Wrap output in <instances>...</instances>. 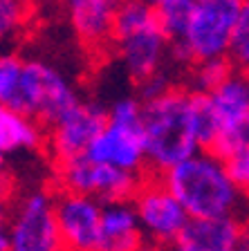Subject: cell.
<instances>
[{"label": "cell", "mask_w": 249, "mask_h": 251, "mask_svg": "<svg viewBox=\"0 0 249 251\" xmlns=\"http://www.w3.org/2000/svg\"><path fill=\"white\" fill-rule=\"evenodd\" d=\"M160 177L189 218L236 215L245 200V188L229 177L222 159L211 151H195L160 173Z\"/></svg>", "instance_id": "1"}, {"label": "cell", "mask_w": 249, "mask_h": 251, "mask_svg": "<svg viewBox=\"0 0 249 251\" xmlns=\"http://www.w3.org/2000/svg\"><path fill=\"white\" fill-rule=\"evenodd\" d=\"M141 135L148 173H164L200 151L191 128V90L171 85L141 101Z\"/></svg>", "instance_id": "2"}, {"label": "cell", "mask_w": 249, "mask_h": 251, "mask_svg": "<svg viewBox=\"0 0 249 251\" xmlns=\"http://www.w3.org/2000/svg\"><path fill=\"white\" fill-rule=\"evenodd\" d=\"M110 45L137 83L162 72L168 58V38L148 0H119L112 14Z\"/></svg>", "instance_id": "3"}, {"label": "cell", "mask_w": 249, "mask_h": 251, "mask_svg": "<svg viewBox=\"0 0 249 251\" xmlns=\"http://www.w3.org/2000/svg\"><path fill=\"white\" fill-rule=\"evenodd\" d=\"M245 7L247 0H195L184 34L168 43V56L189 65L227 56L229 38Z\"/></svg>", "instance_id": "4"}, {"label": "cell", "mask_w": 249, "mask_h": 251, "mask_svg": "<svg viewBox=\"0 0 249 251\" xmlns=\"http://www.w3.org/2000/svg\"><path fill=\"white\" fill-rule=\"evenodd\" d=\"M83 155L92 162L110 164L130 173H146L141 101L135 97L114 101L106 110V126L88 144Z\"/></svg>", "instance_id": "5"}, {"label": "cell", "mask_w": 249, "mask_h": 251, "mask_svg": "<svg viewBox=\"0 0 249 251\" xmlns=\"http://www.w3.org/2000/svg\"><path fill=\"white\" fill-rule=\"evenodd\" d=\"M79 92L70 78L58 68L45 61H25L21 74L18 108L21 112L36 119L43 128H50L63 112L79 103Z\"/></svg>", "instance_id": "6"}, {"label": "cell", "mask_w": 249, "mask_h": 251, "mask_svg": "<svg viewBox=\"0 0 249 251\" xmlns=\"http://www.w3.org/2000/svg\"><path fill=\"white\" fill-rule=\"evenodd\" d=\"M7 251H65L54 218V193L34 188L9 211Z\"/></svg>", "instance_id": "7"}, {"label": "cell", "mask_w": 249, "mask_h": 251, "mask_svg": "<svg viewBox=\"0 0 249 251\" xmlns=\"http://www.w3.org/2000/svg\"><path fill=\"white\" fill-rule=\"evenodd\" d=\"M56 164V182L63 191H74L106 202L130 200L137 191L144 173H130L110 164L92 162L85 155H77Z\"/></svg>", "instance_id": "8"}, {"label": "cell", "mask_w": 249, "mask_h": 251, "mask_svg": "<svg viewBox=\"0 0 249 251\" xmlns=\"http://www.w3.org/2000/svg\"><path fill=\"white\" fill-rule=\"evenodd\" d=\"M130 204H133L135 215L139 220L144 240L171 245L189 222L184 206L166 188L160 173L146 171L141 175V182L130 198Z\"/></svg>", "instance_id": "9"}, {"label": "cell", "mask_w": 249, "mask_h": 251, "mask_svg": "<svg viewBox=\"0 0 249 251\" xmlns=\"http://www.w3.org/2000/svg\"><path fill=\"white\" fill-rule=\"evenodd\" d=\"M209 94L218 119V137L211 152L220 159L249 151V85L245 72H231Z\"/></svg>", "instance_id": "10"}, {"label": "cell", "mask_w": 249, "mask_h": 251, "mask_svg": "<svg viewBox=\"0 0 249 251\" xmlns=\"http://www.w3.org/2000/svg\"><path fill=\"white\" fill-rule=\"evenodd\" d=\"M54 218L65 251H97L101 202L74 191L54 193Z\"/></svg>", "instance_id": "11"}, {"label": "cell", "mask_w": 249, "mask_h": 251, "mask_svg": "<svg viewBox=\"0 0 249 251\" xmlns=\"http://www.w3.org/2000/svg\"><path fill=\"white\" fill-rule=\"evenodd\" d=\"M106 126V108L97 101L74 103L68 112H63L47 132V148L54 162H63L70 157L83 155L88 144L97 137V132Z\"/></svg>", "instance_id": "12"}, {"label": "cell", "mask_w": 249, "mask_h": 251, "mask_svg": "<svg viewBox=\"0 0 249 251\" xmlns=\"http://www.w3.org/2000/svg\"><path fill=\"white\" fill-rule=\"evenodd\" d=\"M245 226L236 215L189 218L184 229L171 242V251H236Z\"/></svg>", "instance_id": "13"}, {"label": "cell", "mask_w": 249, "mask_h": 251, "mask_svg": "<svg viewBox=\"0 0 249 251\" xmlns=\"http://www.w3.org/2000/svg\"><path fill=\"white\" fill-rule=\"evenodd\" d=\"M141 242L144 233L130 200L101 204L97 251H137Z\"/></svg>", "instance_id": "14"}, {"label": "cell", "mask_w": 249, "mask_h": 251, "mask_svg": "<svg viewBox=\"0 0 249 251\" xmlns=\"http://www.w3.org/2000/svg\"><path fill=\"white\" fill-rule=\"evenodd\" d=\"M119 0H61L72 29L92 50L110 45L112 14Z\"/></svg>", "instance_id": "15"}, {"label": "cell", "mask_w": 249, "mask_h": 251, "mask_svg": "<svg viewBox=\"0 0 249 251\" xmlns=\"http://www.w3.org/2000/svg\"><path fill=\"white\" fill-rule=\"evenodd\" d=\"M45 146V130L29 115L0 103V152L16 155Z\"/></svg>", "instance_id": "16"}, {"label": "cell", "mask_w": 249, "mask_h": 251, "mask_svg": "<svg viewBox=\"0 0 249 251\" xmlns=\"http://www.w3.org/2000/svg\"><path fill=\"white\" fill-rule=\"evenodd\" d=\"M191 128L200 151H211L218 137V119L209 94L191 90Z\"/></svg>", "instance_id": "17"}, {"label": "cell", "mask_w": 249, "mask_h": 251, "mask_svg": "<svg viewBox=\"0 0 249 251\" xmlns=\"http://www.w3.org/2000/svg\"><path fill=\"white\" fill-rule=\"evenodd\" d=\"M231 72H236V68L231 65L227 56L218 58H204L191 65V76H189V90L193 92H211L213 88H218L224 78Z\"/></svg>", "instance_id": "18"}, {"label": "cell", "mask_w": 249, "mask_h": 251, "mask_svg": "<svg viewBox=\"0 0 249 251\" xmlns=\"http://www.w3.org/2000/svg\"><path fill=\"white\" fill-rule=\"evenodd\" d=\"M193 2L195 0H155L153 9H155V18L160 23L162 31L166 34L168 43L177 41L184 34V27L189 23Z\"/></svg>", "instance_id": "19"}, {"label": "cell", "mask_w": 249, "mask_h": 251, "mask_svg": "<svg viewBox=\"0 0 249 251\" xmlns=\"http://www.w3.org/2000/svg\"><path fill=\"white\" fill-rule=\"evenodd\" d=\"M25 58L16 52H0V103L18 108L21 92V74Z\"/></svg>", "instance_id": "20"}, {"label": "cell", "mask_w": 249, "mask_h": 251, "mask_svg": "<svg viewBox=\"0 0 249 251\" xmlns=\"http://www.w3.org/2000/svg\"><path fill=\"white\" fill-rule=\"evenodd\" d=\"M29 11V0H0V47L23 29Z\"/></svg>", "instance_id": "21"}, {"label": "cell", "mask_w": 249, "mask_h": 251, "mask_svg": "<svg viewBox=\"0 0 249 251\" xmlns=\"http://www.w3.org/2000/svg\"><path fill=\"white\" fill-rule=\"evenodd\" d=\"M227 58L231 61L238 72H245L249 63V7H245V11L240 14L238 23H236L231 38H229L227 47Z\"/></svg>", "instance_id": "22"}, {"label": "cell", "mask_w": 249, "mask_h": 251, "mask_svg": "<svg viewBox=\"0 0 249 251\" xmlns=\"http://www.w3.org/2000/svg\"><path fill=\"white\" fill-rule=\"evenodd\" d=\"M224 168H227L229 177L234 179L240 188H247L249 184V151H240L236 155H229L222 159Z\"/></svg>", "instance_id": "23"}, {"label": "cell", "mask_w": 249, "mask_h": 251, "mask_svg": "<svg viewBox=\"0 0 249 251\" xmlns=\"http://www.w3.org/2000/svg\"><path fill=\"white\" fill-rule=\"evenodd\" d=\"M9 182H0V251H7V226H9Z\"/></svg>", "instance_id": "24"}, {"label": "cell", "mask_w": 249, "mask_h": 251, "mask_svg": "<svg viewBox=\"0 0 249 251\" xmlns=\"http://www.w3.org/2000/svg\"><path fill=\"white\" fill-rule=\"evenodd\" d=\"M137 251H171V245H162V242H151L144 240Z\"/></svg>", "instance_id": "25"}, {"label": "cell", "mask_w": 249, "mask_h": 251, "mask_svg": "<svg viewBox=\"0 0 249 251\" xmlns=\"http://www.w3.org/2000/svg\"><path fill=\"white\" fill-rule=\"evenodd\" d=\"M236 251H249V238H247V231H245L243 238L238 240V245H236Z\"/></svg>", "instance_id": "26"}, {"label": "cell", "mask_w": 249, "mask_h": 251, "mask_svg": "<svg viewBox=\"0 0 249 251\" xmlns=\"http://www.w3.org/2000/svg\"><path fill=\"white\" fill-rule=\"evenodd\" d=\"M5 179V155L0 152V182Z\"/></svg>", "instance_id": "27"}, {"label": "cell", "mask_w": 249, "mask_h": 251, "mask_svg": "<svg viewBox=\"0 0 249 251\" xmlns=\"http://www.w3.org/2000/svg\"><path fill=\"white\" fill-rule=\"evenodd\" d=\"M148 2H155V0H148Z\"/></svg>", "instance_id": "28"}]
</instances>
